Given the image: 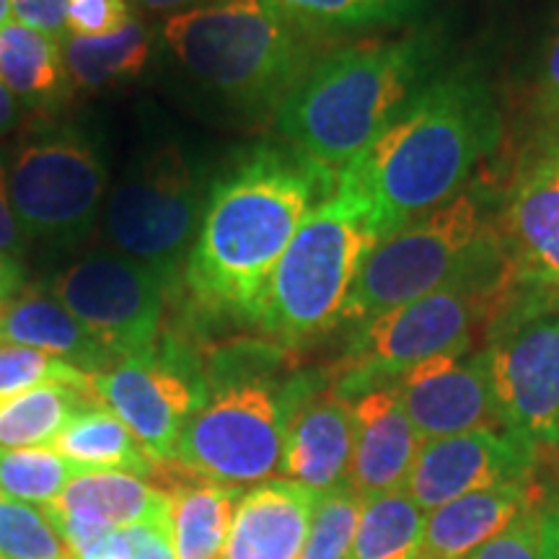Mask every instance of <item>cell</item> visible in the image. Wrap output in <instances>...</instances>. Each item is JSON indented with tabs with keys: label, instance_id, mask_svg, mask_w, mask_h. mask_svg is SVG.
<instances>
[{
	"label": "cell",
	"instance_id": "cell-1",
	"mask_svg": "<svg viewBox=\"0 0 559 559\" xmlns=\"http://www.w3.org/2000/svg\"><path fill=\"white\" fill-rule=\"evenodd\" d=\"M337 177L296 148L260 145L213 181L185 264L202 309L257 324L280 257Z\"/></svg>",
	"mask_w": 559,
	"mask_h": 559
},
{
	"label": "cell",
	"instance_id": "cell-2",
	"mask_svg": "<svg viewBox=\"0 0 559 559\" xmlns=\"http://www.w3.org/2000/svg\"><path fill=\"white\" fill-rule=\"evenodd\" d=\"M498 140L500 111L487 83L456 73L432 79L340 171L337 185L358 198L383 239L464 192Z\"/></svg>",
	"mask_w": 559,
	"mask_h": 559
},
{
	"label": "cell",
	"instance_id": "cell-3",
	"mask_svg": "<svg viewBox=\"0 0 559 559\" xmlns=\"http://www.w3.org/2000/svg\"><path fill=\"white\" fill-rule=\"evenodd\" d=\"M436 41L428 34L358 41L321 58L275 111L290 148L342 171L432 81Z\"/></svg>",
	"mask_w": 559,
	"mask_h": 559
},
{
	"label": "cell",
	"instance_id": "cell-4",
	"mask_svg": "<svg viewBox=\"0 0 559 559\" xmlns=\"http://www.w3.org/2000/svg\"><path fill=\"white\" fill-rule=\"evenodd\" d=\"M515 283L519 272L500 239L443 288L355 326L334 391L353 402L368 391L391 386L417 362L474 349Z\"/></svg>",
	"mask_w": 559,
	"mask_h": 559
},
{
	"label": "cell",
	"instance_id": "cell-5",
	"mask_svg": "<svg viewBox=\"0 0 559 559\" xmlns=\"http://www.w3.org/2000/svg\"><path fill=\"white\" fill-rule=\"evenodd\" d=\"M160 37L194 81L251 111H277L321 58L317 37L262 0H213L174 13Z\"/></svg>",
	"mask_w": 559,
	"mask_h": 559
},
{
	"label": "cell",
	"instance_id": "cell-6",
	"mask_svg": "<svg viewBox=\"0 0 559 559\" xmlns=\"http://www.w3.org/2000/svg\"><path fill=\"white\" fill-rule=\"evenodd\" d=\"M376 241L358 198L334 187L280 257L257 324L283 345H306L342 324L349 290Z\"/></svg>",
	"mask_w": 559,
	"mask_h": 559
},
{
	"label": "cell",
	"instance_id": "cell-7",
	"mask_svg": "<svg viewBox=\"0 0 559 559\" xmlns=\"http://www.w3.org/2000/svg\"><path fill=\"white\" fill-rule=\"evenodd\" d=\"M500 241L485 194L474 190L391 230L368 251L342 311V324L358 326L383 311L443 288Z\"/></svg>",
	"mask_w": 559,
	"mask_h": 559
},
{
	"label": "cell",
	"instance_id": "cell-8",
	"mask_svg": "<svg viewBox=\"0 0 559 559\" xmlns=\"http://www.w3.org/2000/svg\"><path fill=\"white\" fill-rule=\"evenodd\" d=\"M487 368L506 428L536 451L559 445V285L521 280L487 332Z\"/></svg>",
	"mask_w": 559,
	"mask_h": 559
},
{
	"label": "cell",
	"instance_id": "cell-9",
	"mask_svg": "<svg viewBox=\"0 0 559 559\" xmlns=\"http://www.w3.org/2000/svg\"><path fill=\"white\" fill-rule=\"evenodd\" d=\"M205 192L179 145H158L132 160L111 187L104 230L115 251L174 283L198 236Z\"/></svg>",
	"mask_w": 559,
	"mask_h": 559
},
{
	"label": "cell",
	"instance_id": "cell-10",
	"mask_svg": "<svg viewBox=\"0 0 559 559\" xmlns=\"http://www.w3.org/2000/svg\"><path fill=\"white\" fill-rule=\"evenodd\" d=\"M9 202L24 239L79 241L107 200V160L70 124L32 132L5 164Z\"/></svg>",
	"mask_w": 559,
	"mask_h": 559
},
{
	"label": "cell",
	"instance_id": "cell-11",
	"mask_svg": "<svg viewBox=\"0 0 559 559\" xmlns=\"http://www.w3.org/2000/svg\"><path fill=\"white\" fill-rule=\"evenodd\" d=\"M285 400L262 379L221 386L181 430L171 464L228 487L267 481L280 472Z\"/></svg>",
	"mask_w": 559,
	"mask_h": 559
},
{
	"label": "cell",
	"instance_id": "cell-12",
	"mask_svg": "<svg viewBox=\"0 0 559 559\" xmlns=\"http://www.w3.org/2000/svg\"><path fill=\"white\" fill-rule=\"evenodd\" d=\"M169 285L148 264L99 249L58 272L50 296L120 362L156 347Z\"/></svg>",
	"mask_w": 559,
	"mask_h": 559
},
{
	"label": "cell",
	"instance_id": "cell-13",
	"mask_svg": "<svg viewBox=\"0 0 559 559\" xmlns=\"http://www.w3.org/2000/svg\"><path fill=\"white\" fill-rule=\"evenodd\" d=\"M91 394L128 425L156 469L171 464L181 430L207 400L200 368L177 342L91 373Z\"/></svg>",
	"mask_w": 559,
	"mask_h": 559
},
{
	"label": "cell",
	"instance_id": "cell-14",
	"mask_svg": "<svg viewBox=\"0 0 559 559\" xmlns=\"http://www.w3.org/2000/svg\"><path fill=\"white\" fill-rule=\"evenodd\" d=\"M539 451L510 430H474L425 440L404 492L425 513L485 489L534 479Z\"/></svg>",
	"mask_w": 559,
	"mask_h": 559
},
{
	"label": "cell",
	"instance_id": "cell-15",
	"mask_svg": "<svg viewBox=\"0 0 559 559\" xmlns=\"http://www.w3.org/2000/svg\"><path fill=\"white\" fill-rule=\"evenodd\" d=\"M391 386L423 443L474 430H508L495 400L485 347L417 362Z\"/></svg>",
	"mask_w": 559,
	"mask_h": 559
},
{
	"label": "cell",
	"instance_id": "cell-16",
	"mask_svg": "<svg viewBox=\"0 0 559 559\" xmlns=\"http://www.w3.org/2000/svg\"><path fill=\"white\" fill-rule=\"evenodd\" d=\"M353 402L337 391H293L285 394V443L280 474L313 492L347 485L353 461Z\"/></svg>",
	"mask_w": 559,
	"mask_h": 559
},
{
	"label": "cell",
	"instance_id": "cell-17",
	"mask_svg": "<svg viewBox=\"0 0 559 559\" xmlns=\"http://www.w3.org/2000/svg\"><path fill=\"white\" fill-rule=\"evenodd\" d=\"M498 230L521 280L559 285V145L521 171Z\"/></svg>",
	"mask_w": 559,
	"mask_h": 559
},
{
	"label": "cell",
	"instance_id": "cell-18",
	"mask_svg": "<svg viewBox=\"0 0 559 559\" xmlns=\"http://www.w3.org/2000/svg\"><path fill=\"white\" fill-rule=\"evenodd\" d=\"M355 443L347 485L362 498L404 489L423 438L394 386L373 389L353 402Z\"/></svg>",
	"mask_w": 559,
	"mask_h": 559
},
{
	"label": "cell",
	"instance_id": "cell-19",
	"mask_svg": "<svg viewBox=\"0 0 559 559\" xmlns=\"http://www.w3.org/2000/svg\"><path fill=\"white\" fill-rule=\"evenodd\" d=\"M319 492L293 479H267L241 492L221 559H298Z\"/></svg>",
	"mask_w": 559,
	"mask_h": 559
},
{
	"label": "cell",
	"instance_id": "cell-20",
	"mask_svg": "<svg viewBox=\"0 0 559 559\" xmlns=\"http://www.w3.org/2000/svg\"><path fill=\"white\" fill-rule=\"evenodd\" d=\"M542 500L539 481L528 479L445 502L428 513L417 559H466Z\"/></svg>",
	"mask_w": 559,
	"mask_h": 559
},
{
	"label": "cell",
	"instance_id": "cell-21",
	"mask_svg": "<svg viewBox=\"0 0 559 559\" xmlns=\"http://www.w3.org/2000/svg\"><path fill=\"white\" fill-rule=\"evenodd\" d=\"M0 345L37 349L88 376L117 362L50 293H21L0 304Z\"/></svg>",
	"mask_w": 559,
	"mask_h": 559
},
{
	"label": "cell",
	"instance_id": "cell-22",
	"mask_svg": "<svg viewBox=\"0 0 559 559\" xmlns=\"http://www.w3.org/2000/svg\"><path fill=\"white\" fill-rule=\"evenodd\" d=\"M47 519H81L111 528H128L171 515L164 487L128 472H81L45 506Z\"/></svg>",
	"mask_w": 559,
	"mask_h": 559
},
{
	"label": "cell",
	"instance_id": "cell-23",
	"mask_svg": "<svg viewBox=\"0 0 559 559\" xmlns=\"http://www.w3.org/2000/svg\"><path fill=\"white\" fill-rule=\"evenodd\" d=\"M158 477L166 479V492L171 498L177 559H221L241 487L194 477L177 464L160 466Z\"/></svg>",
	"mask_w": 559,
	"mask_h": 559
},
{
	"label": "cell",
	"instance_id": "cell-24",
	"mask_svg": "<svg viewBox=\"0 0 559 559\" xmlns=\"http://www.w3.org/2000/svg\"><path fill=\"white\" fill-rule=\"evenodd\" d=\"M0 81L29 109L60 107L73 86L60 39L19 19L0 26Z\"/></svg>",
	"mask_w": 559,
	"mask_h": 559
},
{
	"label": "cell",
	"instance_id": "cell-25",
	"mask_svg": "<svg viewBox=\"0 0 559 559\" xmlns=\"http://www.w3.org/2000/svg\"><path fill=\"white\" fill-rule=\"evenodd\" d=\"M52 451L83 472H128L143 479H156L153 464L138 438L128 430L115 412L104 404H91L52 438Z\"/></svg>",
	"mask_w": 559,
	"mask_h": 559
},
{
	"label": "cell",
	"instance_id": "cell-26",
	"mask_svg": "<svg viewBox=\"0 0 559 559\" xmlns=\"http://www.w3.org/2000/svg\"><path fill=\"white\" fill-rule=\"evenodd\" d=\"M60 45L73 83L102 88L143 73L151 60L153 32L140 19H130L122 29L104 34V37L66 34Z\"/></svg>",
	"mask_w": 559,
	"mask_h": 559
},
{
	"label": "cell",
	"instance_id": "cell-27",
	"mask_svg": "<svg viewBox=\"0 0 559 559\" xmlns=\"http://www.w3.org/2000/svg\"><path fill=\"white\" fill-rule=\"evenodd\" d=\"M91 404H99L91 391L60 383L0 396V449L50 445L68 419Z\"/></svg>",
	"mask_w": 559,
	"mask_h": 559
},
{
	"label": "cell",
	"instance_id": "cell-28",
	"mask_svg": "<svg viewBox=\"0 0 559 559\" xmlns=\"http://www.w3.org/2000/svg\"><path fill=\"white\" fill-rule=\"evenodd\" d=\"M428 513L404 489L362 498L347 559H417Z\"/></svg>",
	"mask_w": 559,
	"mask_h": 559
},
{
	"label": "cell",
	"instance_id": "cell-29",
	"mask_svg": "<svg viewBox=\"0 0 559 559\" xmlns=\"http://www.w3.org/2000/svg\"><path fill=\"white\" fill-rule=\"evenodd\" d=\"M311 37L404 24L423 9V0H262Z\"/></svg>",
	"mask_w": 559,
	"mask_h": 559
},
{
	"label": "cell",
	"instance_id": "cell-30",
	"mask_svg": "<svg viewBox=\"0 0 559 559\" xmlns=\"http://www.w3.org/2000/svg\"><path fill=\"white\" fill-rule=\"evenodd\" d=\"M81 472L50 445L0 449V495L29 506H50Z\"/></svg>",
	"mask_w": 559,
	"mask_h": 559
},
{
	"label": "cell",
	"instance_id": "cell-31",
	"mask_svg": "<svg viewBox=\"0 0 559 559\" xmlns=\"http://www.w3.org/2000/svg\"><path fill=\"white\" fill-rule=\"evenodd\" d=\"M362 495L349 485L319 492L309 536L298 559H347L358 531Z\"/></svg>",
	"mask_w": 559,
	"mask_h": 559
},
{
	"label": "cell",
	"instance_id": "cell-32",
	"mask_svg": "<svg viewBox=\"0 0 559 559\" xmlns=\"http://www.w3.org/2000/svg\"><path fill=\"white\" fill-rule=\"evenodd\" d=\"M0 559H70L45 510L0 495Z\"/></svg>",
	"mask_w": 559,
	"mask_h": 559
},
{
	"label": "cell",
	"instance_id": "cell-33",
	"mask_svg": "<svg viewBox=\"0 0 559 559\" xmlns=\"http://www.w3.org/2000/svg\"><path fill=\"white\" fill-rule=\"evenodd\" d=\"M47 383L91 391V376L70 362L29 347L0 345V396L47 386Z\"/></svg>",
	"mask_w": 559,
	"mask_h": 559
},
{
	"label": "cell",
	"instance_id": "cell-34",
	"mask_svg": "<svg viewBox=\"0 0 559 559\" xmlns=\"http://www.w3.org/2000/svg\"><path fill=\"white\" fill-rule=\"evenodd\" d=\"M544 498L466 559H544Z\"/></svg>",
	"mask_w": 559,
	"mask_h": 559
},
{
	"label": "cell",
	"instance_id": "cell-35",
	"mask_svg": "<svg viewBox=\"0 0 559 559\" xmlns=\"http://www.w3.org/2000/svg\"><path fill=\"white\" fill-rule=\"evenodd\" d=\"M132 16L128 0H68L66 34L104 37L122 29Z\"/></svg>",
	"mask_w": 559,
	"mask_h": 559
},
{
	"label": "cell",
	"instance_id": "cell-36",
	"mask_svg": "<svg viewBox=\"0 0 559 559\" xmlns=\"http://www.w3.org/2000/svg\"><path fill=\"white\" fill-rule=\"evenodd\" d=\"M130 539V559H177L171 515L124 528Z\"/></svg>",
	"mask_w": 559,
	"mask_h": 559
},
{
	"label": "cell",
	"instance_id": "cell-37",
	"mask_svg": "<svg viewBox=\"0 0 559 559\" xmlns=\"http://www.w3.org/2000/svg\"><path fill=\"white\" fill-rule=\"evenodd\" d=\"M13 19L50 34L55 39L66 37V13L68 0H11Z\"/></svg>",
	"mask_w": 559,
	"mask_h": 559
},
{
	"label": "cell",
	"instance_id": "cell-38",
	"mask_svg": "<svg viewBox=\"0 0 559 559\" xmlns=\"http://www.w3.org/2000/svg\"><path fill=\"white\" fill-rule=\"evenodd\" d=\"M542 104L547 115L559 124V24L551 34L542 66Z\"/></svg>",
	"mask_w": 559,
	"mask_h": 559
},
{
	"label": "cell",
	"instance_id": "cell-39",
	"mask_svg": "<svg viewBox=\"0 0 559 559\" xmlns=\"http://www.w3.org/2000/svg\"><path fill=\"white\" fill-rule=\"evenodd\" d=\"M21 234L16 218H13V210L9 202V171H5V164L0 160V249L16 254L21 247Z\"/></svg>",
	"mask_w": 559,
	"mask_h": 559
},
{
	"label": "cell",
	"instance_id": "cell-40",
	"mask_svg": "<svg viewBox=\"0 0 559 559\" xmlns=\"http://www.w3.org/2000/svg\"><path fill=\"white\" fill-rule=\"evenodd\" d=\"M21 280H24V267H21L19 257L0 249V304L13 298V293L21 288Z\"/></svg>",
	"mask_w": 559,
	"mask_h": 559
},
{
	"label": "cell",
	"instance_id": "cell-41",
	"mask_svg": "<svg viewBox=\"0 0 559 559\" xmlns=\"http://www.w3.org/2000/svg\"><path fill=\"white\" fill-rule=\"evenodd\" d=\"M544 559H559V500L544 502Z\"/></svg>",
	"mask_w": 559,
	"mask_h": 559
},
{
	"label": "cell",
	"instance_id": "cell-42",
	"mask_svg": "<svg viewBox=\"0 0 559 559\" xmlns=\"http://www.w3.org/2000/svg\"><path fill=\"white\" fill-rule=\"evenodd\" d=\"M21 120V104L16 96L11 94L9 86L0 81V135L11 132Z\"/></svg>",
	"mask_w": 559,
	"mask_h": 559
},
{
	"label": "cell",
	"instance_id": "cell-43",
	"mask_svg": "<svg viewBox=\"0 0 559 559\" xmlns=\"http://www.w3.org/2000/svg\"><path fill=\"white\" fill-rule=\"evenodd\" d=\"M138 5H143V9L148 11H156V13H185L190 9H198V5H205V3H213V0H135Z\"/></svg>",
	"mask_w": 559,
	"mask_h": 559
},
{
	"label": "cell",
	"instance_id": "cell-44",
	"mask_svg": "<svg viewBox=\"0 0 559 559\" xmlns=\"http://www.w3.org/2000/svg\"><path fill=\"white\" fill-rule=\"evenodd\" d=\"M13 13H11V0H0V26L5 24V21H11Z\"/></svg>",
	"mask_w": 559,
	"mask_h": 559
}]
</instances>
